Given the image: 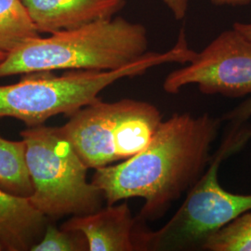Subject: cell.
<instances>
[{"mask_svg": "<svg viewBox=\"0 0 251 251\" xmlns=\"http://www.w3.org/2000/svg\"><path fill=\"white\" fill-rule=\"evenodd\" d=\"M220 126L221 120L207 113L198 117L174 114L162 122L142 152L117 165L96 169L91 182L107 205L143 198L137 220H158L204 174Z\"/></svg>", "mask_w": 251, "mask_h": 251, "instance_id": "6da1fadb", "label": "cell"}, {"mask_svg": "<svg viewBox=\"0 0 251 251\" xmlns=\"http://www.w3.org/2000/svg\"><path fill=\"white\" fill-rule=\"evenodd\" d=\"M146 28L122 17L37 37L8 54L0 63V78L56 70L111 71L148 53Z\"/></svg>", "mask_w": 251, "mask_h": 251, "instance_id": "7a4b0ae2", "label": "cell"}, {"mask_svg": "<svg viewBox=\"0 0 251 251\" xmlns=\"http://www.w3.org/2000/svg\"><path fill=\"white\" fill-rule=\"evenodd\" d=\"M196 53L189 48L184 31H180L168 51L148 52L117 70H71L63 75L52 71L24 74L17 83L0 86V118L13 117L27 126H36L61 114L70 117L98 100L100 93L116 81L142 75L165 63H188Z\"/></svg>", "mask_w": 251, "mask_h": 251, "instance_id": "3957f363", "label": "cell"}, {"mask_svg": "<svg viewBox=\"0 0 251 251\" xmlns=\"http://www.w3.org/2000/svg\"><path fill=\"white\" fill-rule=\"evenodd\" d=\"M233 127L210 158L204 174L187 192V197L171 220L156 231L137 225L138 251H186L201 248L206 238L243 213L251 210V195H236L219 182L222 162L241 150L251 139V127Z\"/></svg>", "mask_w": 251, "mask_h": 251, "instance_id": "277c9868", "label": "cell"}, {"mask_svg": "<svg viewBox=\"0 0 251 251\" xmlns=\"http://www.w3.org/2000/svg\"><path fill=\"white\" fill-rule=\"evenodd\" d=\"M27 167L33 183L32 205L48 218L85 215L101 207V191L87 179L89 168L60 127L28 126Z\"/></svg>", "mask_w": 251, "mask_h": 251, "instance_id": "5b68a950", "label": "cell"}, {"mask_svg": "<svg viewBox=\"0 0 251 251\" xmlns=\"http://www.w3.org/2000/svg\"><path fill=\"white\" fill-rule=\"evenodd\" d=\"M69 117L60 129L81 160L94 170L142 152L163 122L155 105L132 99H99Z\"/></svg>", "mask_w": 251, "mask_h": 251, "instance_id": "8992f818", "label": "cell"}, {"mask_svg": "<svg viewBox=\"0 0 251 251\" xmlns=\"http://www.w3.org/2000/svg\"><path fill=\"white\" fill-rule=\"evenodd\" d=\"M190 85L207 95L251 97V40L233 27L224 31L186 66L170 73L163 89L176 94Z\"/></svg>", "mask_w": 251, "mask_h": 251, "instance_id": "52a82bcc", "label": "cell"}, {"mask_svg": "<svg viewBox=\"0 0 251 251\" xmlns=\"http://www.w3.org/2000/svg\"><path fill=\"white\" fill-rule=\"evenodd\" d=\"M137 225L138 220L124 202L89 214L73 216L61 228L83 234L90 251H137Z\"/></svg>", "mask_w": 251, "mask_h": 251, "instance_id": "ba28073f", "label": "cell"}, {"mask_svg": "<svg viewBox=\"0 0 251 251\" xmlns=\"http://www.w3.org/2000/svg\"><path fill=\"white\" fill-rule=\"evenodd\" d=\"M39 33L53 34L114 17L126 0H22Z\"/></svg>", "mask_w": 251, "mask_h": 251, "instance_id": "9c48e42d", "label": "cell"}, {"mask_svg": "<svg viewBox=\"0 0 251 251\" xmlns=\"http://www.w3.org/2000/svg\"><path fill=\"white\" fill-rule=\"evenodd\" d=\"M48 224V217L29 198L0 189V244L4 251H30L42 238Z\"/></svg>", "mask_w": 251, "mask_h": 251, "instance_id": "30bf717a", "label": "cell"}, {"mask_svg": "<svg viewBox=\"0 0 251 251\" xmlns=\"http://www.w3.org/2000/svg\"><path fill=\"white\" fill-rule=\"evenodd\" d=\"M0 189L13 196L29 198L33 183L26 162V144L0 136Z\"/></svg>", "mask_w": 251, "mask_h": 251, "instance_id": "8fae6325", "label": "cell"}, {"mask_svg": "<svg viewBox=\"0 0 251 251\" xmlns=\"http://www.w3.org/2000/svg\"><path fill=\"white\" fill-rule=\"evenodd\" d=\"M40 36L22 0H0V51L9 54Z\"/></svg>", "mask_w": 251, "mask_h": 251, "instance_id": "7c38bea8", "label": "cell"}, {"mask_svg": "<svg viewBox=\"0 0 251 251\" xmlns=\"http://www.w3.org/2000/svg\"><path fill=\"white\" fill-rule=\"evenodd\" d=\"M201 249L208 251H251V210L209 235Z\"/></svg>", "mask_w": 251, "mask_h": 251, "instance_id": "4fadbf2b", "label": "cell"}, {"mask_svg": "<svg viewBox=\"0 0 251 251\" xmlns=\"http://www.w3.org/2000/svg\"><path fill=\"white\" fill-rule=\"evenodd\" d=\"M31 251H89L88 243L83 234L57 228L48 224L42 238L36 243Z\"/></svg>", "mask_w": 251, "mask_h": 251, "instance_id": "5bb4252c", "label": "cell"}, {"mask_svg": "<svg viewBox=\"0 0 251 251\" xmlns=\"http://www.w3.org/2000/svg\"><path fill=\"white\" fill-rule=\"evenodd\" d=\"M171 10V14L176 20H182L188 12L189 0H160Z\"/></svg>", "mask_w": 251, "mask_h": 251, "instance_id": "9a60e30c", "label": "cell"}, {"mask_svg": "<svg viewBox=\"0 0 251 251\" xmlns=\"http://www.w3.org/2000/svg\"><path fill=\"white\" fill-rule=\"evenodd\" d=\"M211 4L219 6V7H244L247 5H250L251 3V0H207Z\"/></svg>", "mask_w": 251, "mask_h": 251, "instance_id": "2e32d148", "label": "cell"}, {"mask_svg": "<svg viewBox=\"0 0 251 251\" xmlns=\"http://www.w3.org/2000/svg\"><path fill=\"white\" fill-rule=\"evenodd\" d=\"M233 27L240 32L243 36L251 40V23H235Z\"/></svg>", "mask_w": 251, "mask_h": 251, "instance_id": "e0dca14e", "label": "cell"}, {"mask_svg": "<svg viewBox=\"0 0 251 251\" xmlns=\"http://www.w3.org/2000/svg\"><path fill=\"white\" fill-rule=\"evenodd\" d=\"M7 56H8V54L4 53V52H1V51H0V63H1L2 61H4Z\"/></svg>", "mask_w": 251, "mask_h": 251, "instance_id": "ac0fdd59", "label": "cell"}, {"mask_svg": "<svg viewBox=\"0 0 251 251\" xmlns=\"http://www.w3.org/2000/svg\"><path fill=\"white\" fill-rule=\"evenodd\" d=\"M4 251V249H3V247L1 246V244H0V251Z\"/></svg>", "mask_w": 251, "mask_h": 251, "instance_id": "d6986e66", "label": "cell"}]
</instances>
